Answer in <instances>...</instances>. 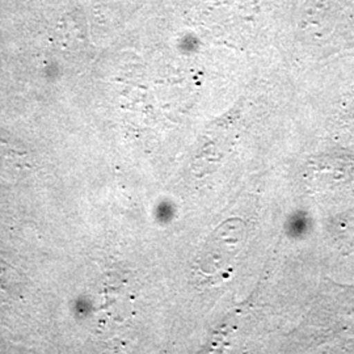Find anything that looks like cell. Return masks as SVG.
I'll return each instance as SVG.
<instances>
[{"mask_svg": "<svg viewBox=\"0 0 354 354\" xmlns=\"http://www.w3.org/2000/svg\"><path fill=\"white\" fill-rule=\"evenodd\" d=\"M244 235L245 230L241 221H230L216 228L196 261L200 277L207 282L223 279L235 263Z\"/></svg>", "mask_w": 354, "mask_h": 354, "instance_id": "6da1fadb", "label": "cell"}]
</instances>
